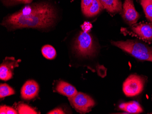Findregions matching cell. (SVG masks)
Listing matches in <instances>:
<instances>
[{
  "instance_id": "ac0fdd59",
  "label": "cell",
  "mask_w": 152,
  "mask_h": 114,
  "mask_svg": "<svg viewBox=\"0 0 152 114\" xmlns=\"http://www.w3.org/2000/svg\"><path fill=\"white\" fill-rule=\"evenodd\" d=\"M3 4L6 5H12L14 4H30L32 0H1Z\"/></svg>"
},
{
  "instance_id": "ffe728a7",
  "label": "cell",
  "mask_w": 152,
  "mask_h": 114,
  "mask_svg": "<svg viewBox=\"0 0 152 114\" xmlns=\"http://www.w3.org/2000/svg\"><path fill=\"white\" fill-rule=\"evenodd\" d=\"M94 0H82L81 8L83 14H84L90 7L92 5Z\"/></svg>"
},
{
  "instance_id": "2e32d148",
  "label": "cell",
  "mask_w": 152,
  "mask_h": 114,
  "mask_svg": "<svg viewBox=\"0 0 152 114\" xmlns=\"http://www.w3.org/2000/svg\"><path fill=\"white\" fill-rule=\"evenodd\" d=\"M15 91L7 84H1L0 85V98L5 97L15 94Z\"/></svg>"
},
{
  "instance_id": "8fae6325",
  "label": "cell",
  "mask_w": 152,
  "mask_h": 114,
  "mask_svg": "<svg viewBox=\"0 0 152 114\" xmlns=\"http://www.w3.org/2000/svg\"><path fill=\"white\" fill-rule=\"evenodd\" d=\"M104 8L111 14H115L122 11V4L120 0H99Z\"/></svg>"
},
{
  "instance_id": "3957f363",
  "label": "cell",
  "mask_w": 152,
  "mask_h": 114,
  "mask_svg": "<svg viewBox=\"0 0 152 114\" xmlns=\"http://www.w3.org/2000/svg\"><path fill=\"white\" fill-rule=\"evenodd\" d=\"M74 48L78 55L83 57L94 56L96 49L92 36L83 30L76 39Z\"/></svg>"
},
{
  "instance_id": "e0dca14e",
  "label": "cell",
  "mask_w": 152,
  "mask_h": 114,
  "mask_svg": "<svg viewBox=\"0 0 152 114\" xmlns=\"http://www.w3.org/2000/svg\"><path fill=\"white\" fill-rule=\"evenodd\" d=\"M18 113L20 114H37V113L32 107L27 105H20L18 107Z\"/></svg>"
},
{
  "instance_id": "7c38bea8",
  "label": "cell",
  "mask_w": 152,
  "mask_h": 114,
  "mask_svg": "<svg viewBox=\"0 0 152 114\" xmlns=\"http://www.w3.org/2000/svg\"><path fill=\"white\" fill-rule=\"evenodd\" d=\"M119 108L121 110L131 114H140L143 112L140 105L134 101L121 104Z\"/></svg>"
},
{
  "instance_id": "4fadbf2b",
  "label": "cell",
  "mask_w": 152,
  "mask_h": 114,
  "mask_svg": "<svg viewBox=\"0 0 152 114\" xmlns=\"http://www.w3.org/2000/svg\"><path fill=\"white\" fill-rule=\"evenodd\" d=\"M104 9L99 0H94L92 5L87 10L84 15L87 17H92L98 15Z\"/></svg>"
},
{
  "instance_id": "7a4b0ae2",
  "label": "cell",
  "mask_w": 152,
  "mask_h": 114,
  "mask_svg": "<svg viewBox=\"0 0 152 114\" xmlns=\"http://www.w3.org/2000/svg\"><path fill=\"white\" fill-rule=\"evenodd\" d=\"M111 44L141 61L152 62V47L136 40L112 41Z\"/></svg>"
},
{
  "instance_id": "cb8c5ba5",
  "label": "cell",
  "mask_w": 152,
  "mask_h": 114,
  "mask_svg": "<svg viewBox=\"0 0 152 114\" xmlns=\"http://www.w3.org/2000/svg\"></svg>"
},
{
  "instance_id": "30bf717a",
  "label": "cell",
  "mask_w": 152,
  "mask_h": 114,
  "mask_svg": "<svg viewBox=\"0 0 152 114\" xmlns=\"http://www.w3.org/2000/svg\"><path fill=\"white\" fill-rule=\"evenodd\" d=\"M58 92L68 98H71L77 94V90L69 83L64 81H60L56 87Z\"/></svg>"
},
{
  "instance_id": "9c48e42d",
  "label": "cell",
  "mask_w": 152,
  "mask_h": 114,
  "mask_svg": "<svg viewBox=\"0 0 152 114\" xmlns=\"http://www.w3.org/2000/svg\"><path fill=\"white\" fill-rule=\"evenodd\" d=\"M39 90L38 83L34 80H29L22 87L20 90L21 97L26 100L33 99L38 95Z\"/></svg>"
},
{
  "instance_id": "6da1fadb",
  "label": "cell",
  "mask_w": 152,
  "mask_h": 114,
  "mask_svg": "<svg viewBox=\"0 0 152 114\" xmlns=\"http://www.w3.org/2000/svg\"><path fill=\"white\" fill-rule=\"evenodd\" d=\"M56 15L52 5L47 3H34L25 6L18 12L6 17L2 25L9 30L46 28L53 24Z\"/></svg>"
},
{
  "instance_id": "d6986e66",
  "label": "cell",
  "mask_w": 152,
  "mask_h": 114,
  "mask_svg": "<svg viewBox=\"0 0 152 114\" xmlns=\"http://www.w3.org/2000/svg\"><path fill=\"white\" fill-rule=\"evenodd\" d=\"M0 114H17L18 111L6 105H1L0 107Z\"/></svg>"
},
{
  "instance_id": "44dd1931",
  "label": "cell",
  "mask_w": 152,
  "mask_h": 114,
  "mask_svg": "<svg viewBox=\"0 0 152 114\" xmlns=\"http://www.w3.org/2000/svg\"><path fill=\"white\" fill-rule=\"evenodd\" d=\"M82 30L83 31L88 32L92 28V25L90 23L88 22H85L81 26Z\"/></svg>"
},
{
  "instance_id": "ba28073f",
  "label": "cell",
  "mask_w": 152,
  "mask_h": 114,
  "mask_svg": "<svg viewBox=\"0 0 152 114\" xmlns=\"http://www.w3.org/2000/svg\"><path fill=\"white\" fill-rule=\"evenodd\" d=\"M6 59V61H4L0 66V79L5 81L12 79L14 68L18 65L14 58Z\"/></svg>"
},
{
  "instance_id": "52a82bcc",
  "label": "cell",
  "mask_w": 152,
  "mask_h": 114,
  "mask_svg": "<svg viewBox=\"0 0 152 114\" xmlns=\"http://www.w3.org/2000/svg\"><path fill=\"white\" fill-rule=\"evenodd\" d=\"M122 16L124 21L129 25L137 23L140 15L135 8L134 0H125L122 8Z\"/></svg>"
},
{
  "instance_id": "277c9868",
  "label": "cell",
  "mask_w": 152,
  "mask_h": 114,
  "mask_svg": "<svg viewBox=\"0 0 152 114\" xmlns=\"http://www.w3.org/2000/svg\"><path fill=\"white\" fill-rule=\"evenodd\" d=\"M122 30L126 34L136 36L144 42L152 43V23L134 24L129 28H123Z\"/></svg>"
},
{
  "instance_id": "9a60e30c",
  "label": "cell",
  "mask_w": 152,
  "mask_h": 114,
  "mask_svg": "<svg viewBox=\"0 0 152 114\" xmlns=\"http://www.w3.org/2000/svg\"><path fill=\"white\" fill-rule=\"evenodd\" d=\"M42 55L46 58L49 60H53L57 55L56 50L51 45H45L42 49Z\"/></svg>"
},
{
  "instance_id": "7402d4cb",
  "label": "cell",
  "mask_w": 152,
  "mask_h": 114,
  "mask_svg": "<svg viewBox=\"0 0 152 114\" xmlns=\"http://www.w3.org/2000/svg\"><path fill=\"white\" fill-rule=\"evenodd\" d=\"M48 114H65L64 111L61 109V108H56L53 110L52 111L48 112Z\"/></svg>"
},
{
  "instance_id": "5bb4252c",
  "label": "cell",
  "mask_w": 152,
  "mask_h": 114,
  "mask_svg": "<svg viewBox=\"0 0 152 114\" xmlns=\"http://www.w3.org/2000/svg\"><path fill=\"white\" fill-rule=\"evenodd\" d=\"M147 19L152 23V0H139Z\"/></svg>"
},
{
  "instance_id": "603a6c76",
  "label": "cell",
  "mask_w": 152,
  "mask_h": 114,
  "mask_svg": "<svg viewBox=\"0 0 152 114\" xmlns=\"http://www.w3.org/2000/svg\"><path fill=\"white\" fill-rule=\"evenodd\" d=\"M71 1H73V0H71Z\"/></svg>"
},
{
  "instance_id": "d4e9b609",
  "label": "cell",
  "mask_w": 152,
  "mask_h": 114,
  "mask_svg": "<svg viewBox=\"0 0 152 114\" xmlns=\"http://www.w3.org/2000/svg\"></svg>"
},
{
  "instance_id": "5b68a950",
  "label": "cell",
  "mask_w": 152,
  "mask_h": 114,
  "mask_svg": "<svg viewBox=\"0 0 152 114\" xmlns=\"http://www.w3.org/2000/svg\"><path fill=\"white\" fill-rule=\"evenodd\" d=\"M145 81V78L144 76L131 75L123 84V91L127 97L137 96L143 91Z\"/></svg>"
},
{
  "instance_id": "8992f818",
  "label": "cell",
  "mask_w": 152,
  "mask_h": 114,
  "mask_svg": "<svg viewBox=\"0 0 152 114\" xmlns=\"http://www.w3.org/2000/svg\"><path fill=\"white\" fill-rule=\"evenodd\" d=\"M71 105L80 113H85L91 110L95 105L94 100L86 94L78 92L71 98H68Z\"/></svg>"
}]
</instances>
